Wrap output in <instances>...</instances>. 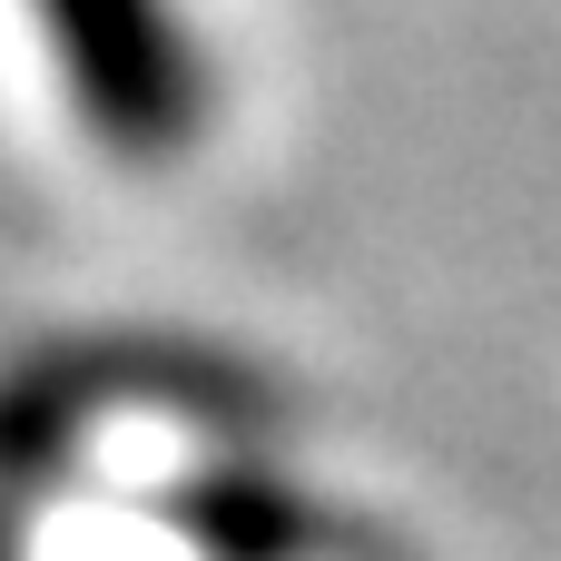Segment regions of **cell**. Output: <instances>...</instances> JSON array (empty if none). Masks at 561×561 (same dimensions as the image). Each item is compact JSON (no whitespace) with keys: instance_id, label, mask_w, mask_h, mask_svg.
Wrapping results in <instances>:
<instances>
[{"instance_id":"cell-1","label":"cell","mask_w":561,"mask_h":561,"mask_svg":"<svg viewBox=\"0 0 561 561\" xmlns=\"http://www.w3.org/2000/svg\"><path fill=\"white\" fill-rule=\"evenodd\" d=\"M39 10V49L69 89V118L128 158V168H168L207 138V49L187 30L178 0H30Z\"/></svg>"},{"instance_id":"cell-2","label":"cell","mask_w":561,"mask_h":561,"mask_svg":"<svg viewBox=\"0 0 561 561\" xmlns=\"http://www.w3.org/2000/svg\"><path fill=\"white\" fill-rule=\"evenodd\" d=\"M178 523H187V542L207 561H296L306 552L296 493H276V483H256V473H197V483L178 493Z\"/></svg>"}]
</instances>
